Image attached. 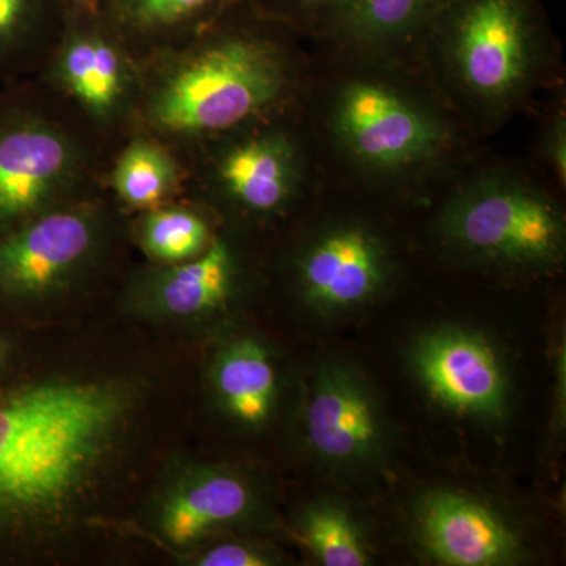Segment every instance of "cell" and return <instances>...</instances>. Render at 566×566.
<instances>
[{
    "instance_id": "3957f363",
    "label": "cell",
    "mask_w": 566,
    "mask_h": 566,
    "mask_svg": "<svg viewBox=\"0 0 566 566\" xmlns=\"http://www.w3.org/2000/svg\"><path fill=\"white\" fill-rule=\"evenodd\" d=\"M115 151L35 81L0 85V234L104 191Z\"/></svg>"
},
{
    "instance_id": "52a82bcc",
    "label": "cell",
    "mask_w": 566,
    "mask_h": 566,
    "mask_svg": "<svg viewBox=\"0 0 566 566\" xmlns=\"http://www.w3.org/2000/svg\"><path fill=\"white\" fill-rule=\"evenodd\" d=\"M270 118L182 155L185 191L199 189L251 218L281 214L296 193L300 163L293 142Z\"/></svg>"
},
{
    "instance_id": "9a60e30c",
    "label": "cell",
    "mask_w": 566,
    "mask_h": 566,
    "mask_svg": "<svg viewBox=\"0 0 566 566\" xmlns=\"http://www.w3.org/2000/svg\"><path fill=\"white\" fill-rule=\"evenodd\" d=\"M252 509V488L243 475L227 469H202L169 490L159 506L158 524L169 542L188 546L240 523Z\"/></svg>"
},
{
    "instance_id": "30bf717a",
    "label": "cell",
    "mask_w": 566,
    "mask_h": 566,
    "mask_svg": "<svg viewBox=\"0 0 566 566\" xmlns=\"http://www.w3.org/2000/svg\"><path fill=\"white\" fill-rule=\"evenodd\" d=\"M335 126L354 158L378 170L428 161L442 142L431 115L394 88L371 81L352 82L340 92Z\"/></svg>"
},
{
    "instance_id": "4fadbf2b",
    "label": "cell",
    "mask_w": 566,
    "mask_h": 566,
    "mask_svg": "<svg viewBox=\"0 0 566 566\" xmlns=\"http://www.w3.org/2000/svg\"><path fill=\"white\" fill-rule=\"evenodd\" d=\"M416 532L428 556L449 566H505L523 557L515 528L471 495L431 491L416 509Z\"/></svg>"
},
{
    "instance_id": "603a6c76",
    "label": "cell",
    "mask_w": 566,
    "mask_h": 566,
    "mask_svg": "<svg viewBox=\"0 0 566 566\" xmlns=\"http://www.w3.org/2000/svg\"><path fill=\"white\" fill-rule=\"evenodd\" d=\"M200 566H266L273 565V557L259 547L243 543H222L200 554L193 562Z\"/></svg>"
},
{
    "instance_id": "8fae6325",
    "label": "cell",
    "mask_w": 566,
    "mask_h": 566,
    "mask_svg": "<svg viewBox=\"0 0 566 566\" xmlns=\"http://www.w3.org/2000/svg\"><path fill=\"white\" fill-rule=\"evenodd\" d=\"M389 279L385 243L357 223H340L315 234L294 266L301 301L322 318L348 315L375 303Z\"/></svg>"
},
{
    "instance_id": "5b68a950",
    "label": "cell",
    "mask_w": 566,
    "mask_h": 566,
    "mask_svg": "<svg viewBox=\"0 0 566 566\" xmlns=\"http://www.w3.org/2000/svg\"><path fill=\"white\" fill-rule=\"evenodd\" d=\"M441 233L461 255L505 270H547L564 259L560 210L521 182L488 181L464 192L442 216Z\"/></svg>"
},
{
    "instance_id": "9c48e42d",
    "label": "cell",
    "mask_w": 566,
    "mask_h": 566,
    "mask_svg": "<svg viewBox=\"0 0 566 566\" xmlns=\"http://www.w3.org/2000/svg\"><path fill=\"white\" fill-rule=\"evenodd\" d=\"M409 365L436 403L468 419L495 422L510 408V376L497 349L475 331L442 326L412 342Z\"/></svg>"
},
{
    "instance_id": "7a4b0ae2",
    "label": "cell",
    "mask_w": 566,
    "mask_h": 566,
    "mask_svg": "<svg viewBox=\"0 0 566 566\" xmlns=\"http://www.w3.org/2000/svg\"><path fill=\"white\" fill-rule=\"evenodd\" d=\"M277 41L245 31H200L140 61L132 132L182 155L273 117L292 87Z\"/></svg>"
},
{
    "instance_id": "7c38bea8",
    "label": "cell",
    "mask_w": 566,
    "mask_h": 566,
    "mask_svg": "<svg viewBox=\"0 0 566 566\" xmlns=\"http://www.w3.org/2000/svg\"><path fill=\"white\" fill-rule=\"evenodd\" d=\"M449 52L465 91L488 103L515 96L534 69V43L516 0H472Z\"/></svg>"
},
{
    "instance_id": "7402d4cb",
    "label": "cell",
    "mask_w": 566,
    "mask_h": 566,
    "mask_svg": "<svg viewBox=\"0 0 566 566\" xmlns=\"http://www.w3.org/2000/svg\"><path fill=\"white\" fill-rule=\"evenodd\" d=\"M431 0H356L353 7V28L368 41L400 35L420 17Z\"/></svg>"
},
{
    "instance_id": "e0dca14e",
    "label": "cell",
    "mask_w": 566,
    "mask_h": 566,
    "mask_svg": "<svg viewBox=\"0 0 566 566\" xmlns=\"http://www.w3.org/2000/svg\"><path fill=\"white\" fill-rule=\"evenodd\" d=\"M211 385L222 411L245 428L263 427L274 415L277 370L255 338L241 337L223 346L212 364Z\"/></svg>"
},
{
    "instance_id": "ac0fdd59",
    "label": "cell",
    "mask_w": 566,
    "mask_h": 566,
    "mask_svg": "<svg viewBox=\"0 0 566 566\" xmlns=\"http://www.w3.org/2000/svg\"><path fill=\"white\" fill-rule=\"evenodd\" d=\"M221 0H106L102 18L140 59L203 31L208 11Z\"/></svg>"
},
{
    "instance_id": "44dd1931",
    "label": "cell",
    "mask_w": 566,
    "mask_h": 566,
    "mask_svg": "<svg viewBox=\"0 0 566 566\" xmlns=\"http://www.w3.org/2000/svg\"><path fill=\"white\" fill-rule=\"evenodd\" d=\"M297 535L324 566H365L371 562L356 520L335 502L308 505L297 523Z\"/></svg>"
},
{
    "instance_id": "d6986e66",
    "label": "cell",
    "mask_w": 566,
    "mask_h": 566,
    "mask_svg": "<svg viewBox=\"0 0 566 566\" xmlns=\"http://www.w3.org/2000/svg\"><path fill=\"white\" fill-rule=\"evenodd\" d=\"M48 0H0V85L32 80L61 35Z\"/></svg>"
},
{
    "instance_id": "6da1fadb",
    "label": "cell",
    "mask_w": 566,
    "mask_h": 566,
    "mask_svg": "<svg viewBox=\"0 0 566 566\" xmlns=\"http://www.w3.org/2000/svg\"><path fill=\"white\" fill-rule=\"evenodd\" d=\"M133 394L54 379L0 392V546L51 526L80 502L128 422Z\"/></svg>"
},
{
    "instance_id": "8992f818",
    "label": "cell",
    "mask_w": 566,
    "mask_h": 566,
    "mask_svg": "<svg viewBox=\"0 0 566 566\" xmlns=\"http://www.w3.org/2000/svg\"><path fill=\"white\" fill-rule=\"evenodd\" d=\"M115 205L104 189L0 234V304L41 303L84 279L106 248Z\"/></svg>"
},
{
    "instance_id": "484cf974",
    "label": "cell",
    "mask_w": 566,
    "mask_h": 566,
    "mask_svg": "<svg viewBox=\"0 0 566 566\" xmlns=\"http://www.w3.org/2000/svg\"><path fill=\"white\" fill-rule=\"evenodd\" d=\"M305 6H322V3L334 2V0H301Z\"/></svg>"
},
{
    "instance_id": "277c9868",
    "label": "cell",
    "mask_w": 566,
    "mask_h": 566,
    "mask_svg": "<svg viewBox=\"0 0 566 566\" xmlns=\"http://www.w3.org/2000/svg\"><path fill=\"white\" fill-rule=\"evenodd\" d=\"M71 117L118 148L132 132L140 88V59L102 14L65 21L32 77Z\"/></svg>"
},
{
    "instance_id": "5bb4252c",
    "label": "cell",
    "mask_w": 566,
    "mask_h": 566,
    "mask_svg": "<svg viewBox=\"0 0 566 566\" xmlns=\"http://www.w3.org/2000/svg\"><path fill=\"white\" fill-rule=\"evenodd\" d=\"M240 264L232 244L214 234L196 259L158 264L137 279L133 297L150 314L167 318H205L226 308L237 293Z\"/></svg>"
},
{
    "instance_id": "ffe728a7",
    "label": "cell",
    "mask_w": 566,
    "mask_h": 566,
    "mask_svg": "<svg viewBox=\"0 0 566 566\" xmlns=\"http://www.w3.org/2000/svg\"><path fill=\"white\" fill-rule=\"evenodd\" d=\"M134 232L142 251L156 264L196 259L214 238L203 212L182 199L139 212Z\"/></svg>"
},
{
    "instance_id": "cb8c5ba5",
    "label": "cell",
    "mask_w": 566,
    "mask_h": 566,
    "mask_svg": "<svg viewBox=\"0 0 566 566\" xmlns=\"http://www.w3.org/2000/svg\"><path fill=\"white\" fill-rule=\"evenodd\" d=\"M69 2L77 11L76 17H96L106 0H69Z\"/></svg>"
},
{
    "instance_id": "ba28073f",
    "label": "cell",
    "mask_w": 566,
    "mask_h": 566,
    "mask_svg": "<svg viewBox=\"0 0 566 566\" xmlns=\"http://www.w3.org/2000/svg\"><path fill=\"white\" fill-rule=\"evenodd\" d=\"M303 427L308 452L334 474L368 475L385 465L390 447L385 406L367 376L353 365L319 364Z\"/></svg>"
},
{
    "instance_id": "2e32d148",
    "label": "cell",
    "mask_w": 566,
    "mask_h": 566,
    "mask_svg": "<svg viewBox=\"0 0 566 566\" xmlns=\"http://www.w3.org/2000/svg\"><path fill=\"white\" fill-rule=\"evenodd\" d=\"M106 189L123 211L139 214L182 199L185 167L172 148L133 133L112 156Z\"/></svg>"
},
{
    "instance_id": "d4e9b609",
    "label": "cell",
    "mask_w": 566,
    "mask_h": 566,
    "mask_svg": "<svg viewBox=\"0 0 566 566\" xmlns=\"http://www.w3.org/2000/svg\"><path fill=\"white\" fill-rule=\"evenodd\" d=\"M11 359H13V344L6 334L0 333V378L9 368Z\"/></svg>"
}]
</instances>
